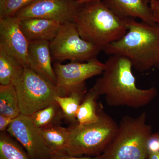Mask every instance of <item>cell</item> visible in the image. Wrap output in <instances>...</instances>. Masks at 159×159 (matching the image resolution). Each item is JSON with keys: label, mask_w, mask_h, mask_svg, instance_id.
<instances>
[{"label": "cell", "mask_w": 159, "mask_h": 159, "mask_svg": "<svg viewBox=\"0 0 159 159\" xmlns=\"http://www.w3.org/2000/svg\"><path fill=\"white\" fill-rule=\"evenodd\" d=\"M14 86L21 114L28 116L50 105L56 96H64L57 85L29 67L25 68Z\"/></svg>", "instance_id": "cell-6"}, {"label": "cell", "mask_w": 159, "mask_h": 159, "mask_svg": "<svg viewBox=\"0 0 159 159\" xmlns=\"http://www.w3.org/2000/svg\"><path fill=\"white\" fill-rule=\"evenodd\" d=\"M13 119L10 117L0 115V132L6 131Z\"/></svg>", "instance_id": "cell-24"}, {"label": "cell", "mask_w": 159, "mask_h": 159, "mask_svg": "<svg viewBox=\"0 0 159 159\" xmlns=\"http://www.w3.org/2000/svg\"><path fill=\"white\" fill-rule=\"evenodd\" d=\"M127 26L124 36L103 50L105 54L126 57L140 72L159 67V25L130 18Z\"/></svg>", "instance_id": "cell-3"}, {"label": "cell", "mask_w": 159, "mask_h": 159, "mask_svg": "<svg viewBox=\"0 0 159 159\" xmlns=\"http://www.w3.org/2000/svg\"><path fill=\"white\" fill-rule=\"evenodd\" d=\"M80 6L76 0H35L14 16L20 20L37 18L63 24L73 22Z\"/></svg>", "instance_id": "cell-10"}, {"label": "cell", "mask_w": 159, "mask_h": 159, "mask_svg": "<svg viewBox=\"0 0 159 159\" xmlns=\"http://www.w3.org/2000/svg\"><path fill=\"white\" fill-rule=\"evenodd\" d=\"M150 6L152 10L159 11V0H151Z\"/></svg>", "instance_id": "cell-25"}, {"label": "cell", "mask_w": 159, "mask_h": 159, "mask_svg": "<svg viewBox=\"0 0 159 159\" xmlns=\"http://www.w3.org/2000/svg\"><path fill=\"white\" fill-rule=\"evenodd\" d=\"M7 131L0 134V159H31Z\"/></svg>", "instance_id": "cell-21"}, {"label": "cell", "mask_w": 159, "mask_h": 159, "mask_svg": "<svg viewBox=\"0 0 159 159\" xmlns=\"http://www.w3.org/2000/svg\"><path fill=\"white\" fill-rule=\"evenodd\" d=\"M29 42L23 33L20 19L15 16L0 18V48L29 67Z\"/></svg>", "instance_id": "cell-11"}, {"label": "cell", "mask_w": 159, "mask_h": 159, "mask_svg": "<svg viewBox=\"0 0 159 159\" xmlns=\"http://www.w3.org/2000/svg\"><path fill=\"white\" fill-rule=\"evenodd\" d=\"M153 13L154 19L156 23L159 25V11L152 10Z\"/></svg>", "instance_id": "cell-27"}, {"label": "cell", "mask_w": 159, "mask_h": 159, "mask_svg": "<svg viewBox=\"0 0 159 159\" xmlns=\"http://www.w3.org/2000/svg\"><path fill=\"white\" fill-rule=\"evenodd\" d=\"M146 120L144 112L135 118L123 117L113 139L101 154L102 159H147L152 133Z\"/></svg>", "instance_id": "cell-4"}, {"label": "cell", "mask_w": 159, "mask_h": 159, "mask_svg": "<svg viewBox=\"0 0 159 159\" xmlns=\"http://www.w3.org/2000/svg\"><path fill=\"white\" fill-rule=\"evenodd\" d=\"M87 93L85 88L75 91L68 96H57L54 98L62 111L64 119L71 125L77 124V112Z\"/></svg>", "instance_id": "cell-18"}, {"label": "cell", "mask_w": 159, "mask_h": 159, "mask_svg": "<svg viewBox=\"0 0 159 159\" xmlns=\"http://www.w3.org/2000/svg\"><path fill=\"white\" fill-rule=\"evenodd\" d=\"M50 49L52 60L57 62L66 60L86 62L97 58L101 51L83 39L74 22L62 24L57 35L50 42Z\"/></svg>", "instance_id": "cell-7"}, {"label": "cell", "mask_w": 159, "mask_h": 159, "mask_svg": "<svg viewBox=\"0 0 159 159\" xmlns=\"http://www.w3.org/2000/svg\"><path fill=\"white\" fill-rule=\"evenodd\" d=\"M108 8L122 17L139 18L150 25H157L151 9V0H102Z\"/></svg>", "instance_id": "cell-13"}, {"label": "cell", "mask_w": 159, "mask_h": 159, "mask_svg": "<svg viewBox=\"0 0 159 159\" xmlns=\"http://www.w3.org/2000/svg\"><path fill=\"white\" fill-rule=\"evenodd\" d=\"M147 159H159V152H148Z\"/></svg>", "instance_id": "cell-26"}, {"label": "cell", "mask_w": 159, "mask_h": 159, "mask_svg": "<svg viewBox=\"0 0 159 159\" xmlns=\"http://www.w3.org/2000/svg\"><path fill=\"white\" fill-rule=\"evenodd\" d=\"M20 114L14 86L0 85V115L14 119Z\"/></svg>", "instance_id": "cell-20"}, {"label": "cell", "mask_w": 159, "mask_h": 159, "mask_svg": "<svg viewBox=\"0 0 159 159\" xmlns=\"http://www.w3.org/2000/svg\"><path fill=\"white\" fill-rule=\"evenodd\" d=\"M100 1H101V0H79V1H77V2L80 3V4H84V3L90 2Z\"/></svg>", "instance_id": "cell-28"}, {"label": "cell", "mask_w": 159, "mask_h": 159, "mask_svg": "<svg viewBox=\"0 0 159 159\" xmlns=\"http://www.w3.org/2000/svg\"><path fill=\"white\" fill-rule=\"evenodd\" d=\"M156 134L157 136L158 137V139H159V132L157 133H156Z\"/></svg>", "instance_id": "cell-30"}, {"label": "cell", "mask_w": 159, "mask_h": 159, "mask_svg": "<svg viewBox=\"0 0 159 159\" xmlns=\"http://www.w3.org/2000/svg\"><path fill=\"white\" fill-rule=\"evenodd\" d=\"M35 0H6L0 8V18L14 16L16 13Z\"/></svg>", "instance_id": "cell-22"}, {"label": "cell", "mask_w": 159, "mask_h": 159, "mask_svg": "<svg viewBox=\"0 0 159 159\" xmlns=\"http://www.w3.org/2000/svg\"><path fill=\"white\" fill-rule=\"evenodd\" d=\"M25 68L15 57L0 48V85H14Z\"/></svg>", "instance_id": "cell-15"}, {"label": "cell", "mask_w": 159, "mask_h": 159, "mask_svg": "<svg viewBox=\"0 0 159 159\" xmlns=\"http://www.w3.org/2000/svg\"><path fill=\"white\" fill-rule=\"evenodd\" d=\"M6 131L22 145L31 159H50L52 151L30 116L20 114L13 119Z\"/></svg>", "instance_id": "cell-9"}, {"label": "cell", "mask_w": 159, "mask_h": 159, "mask_svg": "<svg viewBox=\"0 0 159 159\" xmlns=\"http://www.w3.org/2000/svg\"><path fill=\"white\" fill-rule=\"evenodd\" d=\"M102 76L93 86L99 96H104L107 105L138 108L148 105L156 97L157 89H139L132 71L130 61L121 55H111L104 63Z\"/></svg>", "instance_id": "cell-1"}, {"label": "cell", "mask_w": 159, "mask_h": 159, "mask_svg": "<svg viewBox=\"0 0 159 159\" xmlns=\"http://www.w3.org/2000/svg\"><path fill=\"white\" fill-rule=\"evenodd\" d=\"M6 0H0V8L2 7Z\"/></svg>", "instance_id": "cell-29"}, {"label": "cell", "mask_w": 159, "mask_h": 159, "mask_svg": "<svg viewBox=\"0 0 159 159\" xmlns=\"http://www.w3.org/2000/svg\"><path fill=\"white\" fill-rule=\"evenodd\" d=\"M46 144L52 153L66 152L70 140V131L60 125L50 128L38 129Z\"/></svg>", "instance_id": "cell-16"}, {"label": "cell", "mask_w": 159, "mask_h": 159, "mask_svg": "<svg viewBox=\"0 0 159 159\" xmlns=\"http://www.w3.org/2000/svg\"><path fill=\"white\" fill-rule=\"evenodd\" d=\"M58 87L64 96L75 91L86 88L87 80L102 74L105 64L97 58L86 62L71 61L64 65L59 62L53 64Z\"/></svg>", "instance_id": "cell-8"}, {"label": "cell", "mask_w": 159, "mask_h": 159, "mask_svg": "<svg viewBox=\"0 0 159 159\" xmlns=\"http://www.w3.org/2000/svg\"><path fill=\"white\" fill-rule=\"evenodd\" d=\"M76 1H79V0H76Z\"/></svg>", "instance_id": "cell-31"}, {"label": "cell", "mask_w": 159, "mask_h": 159, "mask_svg": "<svg viewBox=\"0 0 159 159\" xmlns=\"http://www.w3.org/2000/svg\"><path fill=\"white\" fill-rule=\"evenodd\" d=\"M62 24L45 19L31 18L20 20V25L29 43L51 42L57 35Z\"/></svg>", "instance_id": "cell-14"}, {"label": "cell", "mask_w": 159, "mask_h": 159, "mask_svg": "<svg viewBox=\"0 0 159 159\" xmlns=\"http://www.w3.org/2000/svg\"><path fill=\"white\" fill-rule=\"evenodd\" d=\"M99 96L93 87L87 92L77 112V124L88 125L98 121L100 115L97 101Z\"/></svg>", "instance_id": "cell-17"}, {"label": "cell", "mask_w": 159, "mask_h": 159, "mask_svg": "<svg viewBox=\"0 0 159 159\" xmlns=\"http://www.w3.org/2000/svg\"><path fill=\"white\" fill-rule=\"evenodd\" d=\"M129 18L116 14L101 0L80 4L73 22L83 39L103 51L125 35Z\"/></svg>", "instance_id": "cell-2"}, {"label": "cell", "mask_w": 159, "mask_h": 159, "mask_svg": "<svg viewBox=\"0 0 159 159\" xmlns=\"http://www.w3.org/2000/svg\"><path fill=\"white\" fill-rule=\"evenodd\" d=\"M50 159H102V155L90 157H77L71 155L67 152H57L52 153Z\"/></svg>", "instance_id": "cell-23"}, {"label": "cell", "mask_w": 159, "mask_h": 159, "mask_svg": "<svg viewBox=\"0 0 159 159\" xmlns=\"http://www.w3.org/2000/svg\"><path fill=\"white\" fill-rule=\"evenodd\" d=\"M29 116L34 125L38 129L59 125L64 119L62 111L55 101Z\"/></svg>", "instance_id": "cell-19"}, {"label": "cell", "mask_w": 159, "mask_h": 159, "mask_svg": "<svg viewBox=\"0 0 159 159\" xmlns=\"http://www.w3.org/2000/svg\"><path fill=\"white\" fill-rule=\"evenodd\" d=\"M28 58L30 69L56 85V75L51 64L50 42L39 41L29 43Z\"/></svg>", "instance_id": "cell-12"}, {"label": "cell", "mask_w": 159, "mask_h": 159, "mask_svg": "<svg viewBox=\"0 0 159 159\" xmlns=\"http://www.w3.org/2000/svg\"><path fill=\"white\" fill-rule=\"evenodd\" d=\"M102 110L100 107L97 122L85 125L76 124L69 127L68 153L77 157L97 156L105 151L116 133L118 125Z\"/></svg>", "instance_id": "cell-5"}]
</instances>
